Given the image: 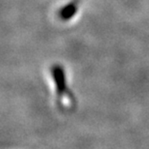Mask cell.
<instances>
[{
  "label": "cell",
  "instance_id": "cell-2",
  "mask_svg": "<svg viewBox=\"0 0 149 149\" xmlns=\"http://www.w3.org/2000/svg\"><path fill=\"white\" fill-rule=\"evenodd\" d=\"M78 8H79V1L78 0H73V1L68 3V4H65L60 9L58 13L59 18L64 21H68L69 20H71L77 14Z\"/></svg>",
  "mask_w": 149,
  "mask_h": 149
},
{
  "label": "cell",
  "instance_id": "cell-1",
  "mask_svg": "<svg viewBox=\"0 0 149 149\" xmlns=\"http://www.w3.org/2000/svg\"><path fill=\"white\" fill-rule=\"evenodd\" d=\"M51 76L55 83L57 102L59 106H64V100H68V103L72 102L73 96L68 88L65 69L61 65H54L51 68Z\"/></svg>",
  "mask_w": 149,
  "mask_h": 149
}]
</instances>
